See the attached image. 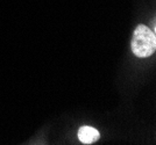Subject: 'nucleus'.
Listing matches in <instances>:
<instances>
[{"instance_id": "f257e3e1", "label": "nucleus", "mask_w": 156, "mask_h": 145, "mask_svg": "<svg viewBox=\"0 0 156 145\" xmlns=\"http://www.w3.org/2000/svg\"><path fill=\"white\" fill-rule=\"evenodd\" d=\"M132 51L139 58H147L156 50V36L153 30L144 25H139L132 39Z\"/></svg>"}, {"instance_id": "f03ea898", "label": "nucleus", "mask_w": 156, "mask_h": 145, "mask_svg": "<svg viewBox=\"0 0 156 145\" xmlns=\"http://www.w3.org/2000/svg\"><path fill=\"white\" fill-rule=\"evenodd\" d=\"M100 137V133L96 128L90 125H84L78 130V139L83 144H93Z\"/></svg>"}]
</instances>
